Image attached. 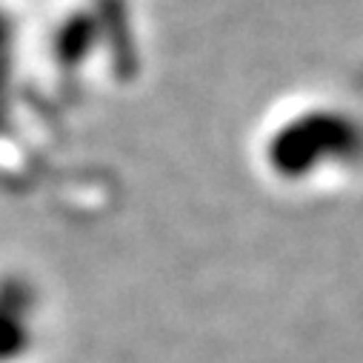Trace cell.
<instances>
[{
  "label": "cell",
  "mask_w": 363,
  "mask_h": 363,
  "mask_svg": "<svg viewBox=\"0 0 363 363\" xmlns=\"http://www.w3.org/2000/svg\"><path fill=\"white\" fill-rule=\"evenodd\" d=\"M363 138L340 115L298 118L260 138L257 172L289 195L337 192L360 174Z\"/></svg>",
  "instance_id": "6da1fadb"
}]
</instances>
